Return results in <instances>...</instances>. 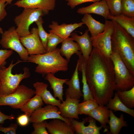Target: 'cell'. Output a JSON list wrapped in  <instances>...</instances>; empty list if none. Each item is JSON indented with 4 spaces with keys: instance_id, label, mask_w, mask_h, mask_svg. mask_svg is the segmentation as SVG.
<instances>
[{
    "instance_id": "6da1fadb",
    "label": "cell",
    "mask_w": 134,
    "mask_h": 134,
    "mask_svg": "<svg viewBox=\"0 0 134 134\" xmlns=\"http://www.w3.org/2000/svg\"><path fill=\"white\" fill-rule=\"evenodd\" d=\"M85 71L94 100L99 105H106L112 98L115 89L114 67L110 58L93 47L86 62Z\"/></svg>"
},
{
    "instance_id": "7a4b0ae2",
    "label": "cell",
    "mask_w": 134,
    "mask_h": 134,
    "mask_svg": "<svg viewBox=\"0 0 134 134\" xmlns=\"http://www.w3.org/2000/svg\"><path fill=\"white\" fill-rule=\"evenodd\" d=\"M111 37L112 48L118 53L134 76V38L115 21Z\"/></svg>"
},
{
    "instance_id": "3957f363",
    "label": "cell",
    "mask_w": 134,
    "mask_h": 134,
    "mask_svg": "<svg viewBox=\"0 0 134 134\" xmlns=\"http://www.w3.org/2000/svg\"><path fill=\"white\" fill-rule=\"evenodd\" d=\"M27 62L37 64L35 71L43 77L49 73L54 74L58 71H65L68 69V62L61 55L59 48L52 52L30 55Z\"/></svg>"
},
{
    "instance_id": "277c9868",
    "label": "cell",
    "mask_w": 134,
    "mask_h": 134,
    "mask_svg": "<svg viewBox=\"0 0 134 134\" xmlns=\"http://www.w3.org/2000/svg\"><path fill=\"white\" fill-rule=\"evenodd\" d=\"M18 60L15 64H13L12 60L9 66L2 67L0 69V78L1 84L0 87V96H4L14 92L19 85L21 81L24 79L29 78L31 75L29 68L24 67V73L14 74L12 73L13 67L16 64L24 62Z\"/></svg>"
},
{
    "instance_id": "5b68a950",
    "label": "cell",
    "mask_w": 134,
    "mask_h": 134,
    "mask_svg": "<svg viewBox=\"0 0 134 134\" xmlns=\"http://www.w3.org/2000/svg\"><path fill=\"white\" fill-rule=\"evenodd\" d=\"M110 58L114 67L115 91L130 89L134 86V76L129 71L117 52L112 49Z\"/></svg>"
},
{
    "instance_id": "8992f818",
    "label": "cell",
    "mask_w": 134,
    "mask_h": 134,
    "mask_svg": "<svg viewBox=\"0 0 134 134\" xmlns=\"http://www.w3.org/2000/svg\"><path fill=\"white\" fill-rule=\"evenodd\" d=\"M35 94V91L24 85H19L16 90L9 94L0 96V106L7 105L19 109Z\"/></svg>"
},
{
    "instance_id": "52a82bcc",
    "label": "cell",
    "mask_w": 134,
    "mask_h": 134,
    "mask_svg": "<svg viewBox=\"0 0 134 134\" xmlns=\"http://www.w3.org/2000/svg\"><path fill=\"white\" fill-rule=\"evenodd\" d=\"M104 31L97 35L91 37L93 46L102 55L110 58L112 52L111 37L114 30L112 20H105Z\"/></svg>"
},
{
    "instance_id": "ba28073f",
    "label": "cell",
    "mask_w": 134,
    "mask_h": 134,
    "mask_svg": "<svg viewBox=\"0 0 134 134\" xmlns=\"http://www.w3.org/2000/svg\"><path fill=\"white\" fill-rule=\"evenodd\" d=\"M44 14L42 10L39 9L25 8L22 12L15 17L14 21L17 28L16 31L20 37L30 34V25Z\"/></svg>"
},
{
    "instance_id": "9c48e42d",
    "label": "cell",
    "mask_w": 134,
    "mask_h": 134,
    "mask_svg": "<svg viewBox=\"0 0 134 134\" xmlns=\"http://www.w3.org/2000/svg\"><path fill=\"white\" fill-rule=\"evenodd\" d=\"M0 44L4 48L9 49L16 52L20 59L24 62H27L29 54L26 48L20 41V37L14 26L10 28L1 34Z\"/></svg>"
},
{
    "instance_id": "30bf717a",
    "label": "cell",
    "mask_w": 134,
    "mask_h": 134,
    "mask_svg": "<svg viewBox=\"0 0 134 134\" xmlns=\"http://www.w3.org/2000/svg\"><path fill=\"white\" fill-rule=\"evenodd\" d=\"M56 118L60 119L72 125L70 119L64 118L61 116L57 106L51 105H47L43 107L38 109L33 112L29 117V121L32 123Z\"/></svg>"
},
{
    "instance_id": "8fae6325",
    "label": "cell",
    "mask_w": 134,
    "mask_h": 134,
    "mask_svg": "<svg viewBox=\"0 0 134 134\" xmlns=\"http://www.w3.org/2000/svg\"><path fill=\"white\" fill-rule=\"evenodd\" d=\"M30 32V34L20 37L21 42L29 55H37L46 53L39 36L37 28H33Z\"/></svg>"
},
{
    "instance_id": "7c38bea8",
    "label": "cell",
    "mask_w": 134,
    "mask_h": 134,
    "mask_svg": "<svg viewBox=\"0 0 134 134\" xmlns=\"http://www.w3.org/2000/svg\"><path fill=\"white\" fill-rule=\"evenodd\" d=\"M75 132L79 134H100L102 128L98 126L95 120L89 116L79 122L75 119H70Z\"/></svg>"
},
{
    "instance_id": "4fadbf2b",
    "label": "cell",
    "mask_w": 134,
    "mask_h": 134,
    "mask_svg": "<svg viewBox=\"0 0 134 134\" xmlns=\"http://www.w3.org/2000/svg\"><path fill=\"white\" fill-rule=\"evenodd\" d=\"M14 4L24 8L39 9L42 10L44 15L54 10L56 4V0H19Z\"/></svg>"
},
{
    "instance_id": "5bb4252c",
    "label": "cell",
    "mask_w": 134,
    "mask_h": 134,
    "mask_svg": "<svg viewBox=\"0 0 134 134\" xmlns=\"http://www.w3.org/2000/svg\"><path fill=\"white\" fill-rule=\"evenodd\" d=\"M66 97V100L57 106L61 115L65 118L78 119V105L80 100Z\"/></svg>"
},
{
    "instance_id": "9a60e30c",
    "label": "cell",
    "mask_w": 134,
    "mask_h": 134,
    "mask_svg": "<svg viewBox=\"0 0 134 134\" xmlns=\"http://www.w3.org/2000/svg\"><path fill=\"white\" fill-rule=\"evenodd\" d=\"M83 24L84 23L82 22L79 23L69 24L64 23L59 25L57 22L53 21L52 24L49 25L50 29L49 32L64 39L69 37L74 30Z\"/></svg>"
},
{
    "instance_id": "2e32d148",
    "label": "cell",
    "mask_w": 134,
    "mask_h": 134,
    "mask_svg": "<svg viewBox=\"0 0 134 134\" xmlns=\"http://www.w3.org/2000/svg\"><path fill=\"white\" fill-rule=\"evenodd\" d=\"M77 12L81 14L85 13L97 14L102 16L105 20L108 19L110 14L106 3V0H101L94 2L89 6L79 8Z\"/></svg>"
},
{
    "instance_id": "e0dca14e",
    "label": "cell",
    "mask_w": 134,
    "mask_h": 134,
    "mask_svg": "<svg viewBox=\"0 0 134 134\" xmlns=\"http://www.w3.org/2000/svg\"><path fill=\"white\" fill-rule=\"evenodd\" d=\"M78 62L71 79L67 81L65 83L68 86L65 93L66 96L71 98L80 99L83 96L81 90L78 72Z\"/></svg>"
},
{
    "instance_id": "ac0fdd59",
    "label": "cell",
    "mask_w": 134,
    "mask_h": 134,
    "mask_svg": "<svg viewBox=\"0 0 134 134\" xmlns=\"http://www.w3.org/2000/svg\"><path fill=\"white\" fill-rule=\"evenodd\" d=\"M89 32L88 30H87L81 36L75 33H72L70 35L71 38L76 41L79 45L86 62L89 58L93 46Z\"/></svg>"
},
{
    "instance_id": "d6986e66",
    "label": "cell",
    "mask_w": 134,
    "mask_h": 134,
    "mask_svg": "<svg viewBox=\"0 0 134 134\" xmlns=\"http://www.w3.org/2000/svg\"><path fill=\"white\" fill-rule=\"evenodd\" d=\"M46 128L51 134H73L74 129L72 125L63 120L56 118L46 123Z\"/></svg>"
},
{
    "instance_id": "ffe728a7",
    "label": "cell",
    "mask_w": 134,
    "mask_h": 134,
    "mask_svg": "<svg viewBox=\"0 0 134 134\" xmlns=\"http://www.w3.org/2000/svg\"><path fill=\"white\" fill-rule=\"evenodd\" d=\"M33 85L35 89V94L39 96L45 104L57 106L60 104L61 101L56 99L47 90V84L38 81L34 83Z\"/></svg>"
},
{
    "instance_id": "44dd1931",
    "label": "cell",
    "mask_w": 134,
    "mask_h": 134,
    "mask_svg": "<svg viewBox=\"0 0 134 134\" xmlns=\"http://www.w3.org/2000/svg\"><path fill=\"white\" fill-rule=\"evenodd\" d=\"M71 38L68 37L62 42L60 52L62 56H65L69 62L71 56L76 54L77 56L82 54L80 47L77 42H75Z\"/></svg>"
},
{
    "instance_id": "7402d4cb",
    "label": "cell",
    "mask_w": 134,
    "mask_h": 134,
    "mask_svg": "<svg viewBox=\"0 0 134 134\" xmlns=\"http://www.w3.org/2000/svg\"><path fill=\"white\" fill-rule=\"evenodd\" d=\"M109 109L106 106L99 105L93 110L88 115L100 122L105 132L108 131L106 124L109 122Z\"/></svg>"
},
{
    "instance_id": "603a6c76",
    "label": "cell",
    "mask_w": 134,
    "mask_h": 134,
    "mask_svg": "<svg viewBox=\"0 0 134 134\" xmlns=\"http://www.w3.org/2000/svg\"><path fill=\"white\" fill-rule=\"evenodd\" d=\"M44 78L49 83L51 88L53 92L54 97L55 98H58L59 100L63 102V85L69 79L59 78L55 77L54 74L51 73L46 74Z\"/></svg>"
},
{
    "instance_id": "cb8c5ba5",
    "label": "cell",
    "mask_w": 134,
    "mask_h": 134,
    "mask_svg": "<svg viewBox=\"0 0 134 134\" xmlns=\"http://www.w3.org/2000/svg\"><path fill=\"white\" fill-rule=\"evenodd\" d=\"M78 70L81 72L82 82L83 84V97L84 101L88 100H94L88 85L85 74L86 62L82 54L78 55Z\"/></svg>"
},
{
    "instance_id": "d4e9b609",
    "label": "cell",
    "mask_w": 134,
    "mask_h": 134,
    "mask_svg": "<svg viewBox=\"0 0 134 134\" xmlns=\"http://www.w3.org/2000/svg\"><path fill=\"white\" fill-rule=\"evenodd\" d=\"M81 20L84 24L87 27L92 37L95 36L102 33L104 30L105 24L96 20L89 14H84Z\"/></svg>"
},
{
    "instance_id": "484cf974",
    "label": "cell",
    "mask_w": 134,
    "mask_h": 134,
    "mask_svg": "<svg viewBox=\"0 0 134 134\" xmlns=\"http://www.w3.org/2000/svg\"><path fill=\"white\" fill-rule=\"evenodd\" d=\"M108 19L115 21L134 38V17H130L121 13L115 16L110 14Z\"/></svg>"
},
{
    "instance_id": "4316f807",
    "label": "cell",
    "mask_w": 134,
    "mask_h": 134,
    "mask_svg": "<svg viewBox=\"0 0 134 134\" xmlns=\"http://www.w3.org/2000/svg\"><path fill=\"white\" fill-rule=\"evenodd\" d=\"M109 110L110 119L108 123L109 126V134H118L122 128L128 126L127 122L124 120L123 114L120 115L119 118L115 115L112 110L110 109Z\"/></svg>"
},
{
    "instance_id": "83f0119b",
    "label": "cell",
    "mask_w": 134,
    "mask_h": 134,
    "mask_svg": "<svg viewBox=\"0 0 134 134\" xmlns=\"http://www.w3.org/2000/svg\"><path fill=\"white\" fill-rule=\"evenodd\" d=\"M35 95L19 108L29 117L33 112L42 107L44 104L41 97L38 95Z\"/></svg>"
},
{
    "instance_id": "f1b7e54d",
    "label": "cell",
    "mask_w": 134,
    "mask_h": 134,
    "mask_svg": "<svg viewBox=\"0 0 134 134\" xmlns=\"http://www.w3.org/2000/svg\"><path fill=\"white\" fill-rule=\"evenodd\" d=\"M106 105V106L109 109L114 111H122L134 117V110L129 108L122 102L116 92L115 93L113 98L111 99Z\"/></svg>"
},
{
    "instance_id": "f546056e",
    "label": "cell",
    "mask_w": 134,
    "mask_h": 134,
    "mask_svg": "<svg viewBox=\"0 0 134 134\" xmlns=\"http://www.w3.org/2000/svg\"><path fill=\"white\" fill-rule=\"evenodd\" d=\"M122 102L127 107L132 109L134 107V86L129 90L116 91Z\"/></svg>"
},
{
    "instance_id": "4dcf8cb0",
    "label": "cell",
    "mask_w": 134,
    "mask_h": 134,
    "mask_svg": "<svg viewBox=\"0 0 134 134\" xmlns=\"http://www.w3.org/2000/svg\"><path fill=\"white\" fill-rule=\"evenodd\" d=\"M99 105L94 100H88L79 103L78 105L79 115H88L94 109Z\"/></svg>"
},
{
    "instance_id": "1f68e13d",
    "label": "cell",
    "mask_w": 134,
    "mask_h": 134,
    "mask_svg": "<svg viewBox=\"0 0 134 134\" xmlns=\"http://www.w3.org/2000/svg\"><path fill=\"white\" fill-rule=\"evenodd\" d=\"M64 39L54 34L48 33L46 52H52L56 49L57 45Z\"/></svg>"
},
{
    "instance_id": "d6a6232c",
    "label": "cell",
    "mask_w": 134,
    "mask_h": 134,
    "mask_svg": "<svg viewBox=\"0 0 134 134\" xmlns=\"http://www.w3.org/2000/svg\"><path fill=\"white\" fill-rule=\"evenodd\" d=\"M122 0H106L110 14L115 16L121 13Z\"/></svg>"
},
{
    "instance_id": "836d02e7",
    "label": "cell",
    "mask_w": 134,
    "mask_h": 134,
    "mask_svg": "<svg viewBox=\"0 0 134 134\" xmlns=\"http://www.w3.org/2000/svg\"><path fill=\"white\" fill-rule=\"evenodd\" d=\"M121 13L130 17H134V0H122Z\"/></svg>"
},
{
    "instance_id": "e575fe53",
    "label": "cell",
    "mask_w": 134,
    "mask_h": 134,
    "mask_svg": "<svg viewBox=\"0 0 134 134\" xmlns=\"http://www.w3.org/2000/svg\"><path fill=\"white\" fill-rule=\"evenodd\" d=\"M43 22L42 17H40L35 23L37 27L39 36L46 50L48 33L45 31L43 28Z\"/></svg>"
},
{
    "instance_id": "d590c367",
    "label": "cell",
    "mask_w": 134,
    "mask_h": 134,
    "mask_svg": "<svg viewBox=\"0 0 134 134\" xmlns=\"http://www.w3.org/2000/svg\"><path fill=\"white\" fill-rule=\"evenodd\" d=\"M47 122L46 120L38 122L33 123L32 126L34 131L32 134H48L47 131L46 125Z\"/></svg>"
},
{
    "instance_id": "8d00e7d4",
    "label": "cell",
    "mask_w": 134,
    "mask_h": 134,
    "mask_svg": "<svg viewBox=\"0 0 134 134\" xmlns=\"http://www.w3.org/2000/svg\"><path fill=\"white\" fill-rule=\"evenodd\" d=\"M13 53V50H12L0 49V69L5 66L6 63V60Z\"/></svg>"
},
{
    "instance_id": "74e56055",
    "label": "cell",
    "mask_w": 134,
    "mask_h": 134,
    "mask_svg": "<svg viewBox=\"0 0 134 134\" xmlns=\"http://www.w3.org/2000/svg\"><path fill=\"white\" fill-rule=\"evenodd\" d=\"M18 127L17 123L11 124L9 127H4L2 124L0 125V131L5 134H15Z\"/></svg>"
},
{
    "instance_id": "f35d334b",
    "label": "cell",
    "mask_w": 134,
    "mask_h": 134,
    "mask_svg": "<svg viewBox=\"0 0 134 134\" xmlns=\"http://www.w3.org/2000/svg\"><path fill=\"white\" fill-rule=\"evenodd\" d=\"M100 0H65L67 2V5L69 6L72 9L82 3L88 2H94Z\"/></svg>"
},
{
    "instance_id": "ab89813d",
    "label": "cell",
    "mask_w": 134,
    "mask_h": 134,
    "mask_svg": "<svg viewBox=\"0 0 134 134\" xmlns=\"http://www.w3.org/2000/svg\"><path fill=\"white\" fill-rule=\"evenodd\" d=\"M16 119L19 124L23 127L27 125L30 122L29 117L25 114L20 115Z\"/></svg>"
},
{
    "instance_id": "60d3db41",
    "label": "cell",
    "mask_w": 134,
    "mask_h": 134,
    "mask_svg": "<svg viewBox=\"0 0 134 134\" xmlns=\"http://www.w3.org/2000/svg\"><path fill=\"white\" fill-rule=\"evenodd\" d=\"M7 5L5 0H0V22L3 20L7 15L5 9Z\"/></svg>"
},
{
    "instance_id": "b9f144b4",
    "label": "cell",
    "mask_w": 134,
    "mask_h": 134,
    "mask_svg": "<svg viewBox=\"0 0 134 134\" xmlns=\"http://www.w3.org/2000/svg\"><path fill=\"white\" fill-rule=\"evenodd\" d=\"M15 118L14 115L13 114L7 115L4 114L0 111V124H2L4 123V121L6 120H12Z\"/></svg>"
},
{
    "instance_id": "7bdbcfd3",
    "label": "cell",
    "mask_w": 134,
    "mask_h": 134,
    "mask_svg": "<svg viewBox=\"0 0 134 134\" xmlns=\"http://www.w3.org/2000/svg\"><path fill=\"white\" fill-rule=\"evenodd\" d=\"M13 0H5L6 3L7 4H10L11 3Z\"/></svg>"
},
{
    "instance_id": "ee69618b",
    "label": "cell",
    "mask_w": 134,
    "mask_h": 134,
    "mask_svg": "<svg viewBox=\"0 0 134 134\" xmlns=\"http://www.w3.org/2000/svg\"><path fill=\"white\" fill-rule=\"evenodd\" d=\"M3 29L0 27V33L2 34L3 32Z\"/></svg>"
},
{
    "instance_id": "f6af8a7d",
    "label": "cell",
    "mask_w": 134,
    "mask_h": 134,
    "mask_svg": "<svg viewBox=\"0 0 134 134\" xmlns=\"http://www.w3.org/2000/svg\"><path fill=\"white\" fill-rule=\"evenodd\" d=\"M1 81L0 78V87L1 86Z\"/></svg>"
}]
</instances>
